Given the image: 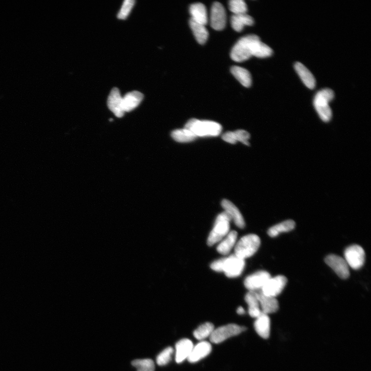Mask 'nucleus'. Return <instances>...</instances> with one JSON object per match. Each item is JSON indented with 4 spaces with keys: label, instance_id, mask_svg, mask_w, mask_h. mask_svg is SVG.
Masks as SVG:
<instances>
[{
    "label": "nucleus",
    "instance_id": "26",
    "mask_svg": "<svg viewBox=\"0 0 371 371\" xmlns=\"http://www.w3.org/2000/svg\"><path fill=\"white\" fill-rule=\"evenodd\" d=\"M189 24L198 42L201 44H205L207 41L209 36L206 26L201 25L191 19L190 20Z\"/></svg>",
    "mask_w": 371,
    "mask_h": 371
},
{
    "label": "nucleus",
    "instance_id": "10",
    "mask_svg": "<svg viewBox=\"0 0 371 371\" xmlns=\"http://www.w3.org/2000/svg\"><path fill=\"white\" fill-rule=\"evenodd\" d=\"M287 279L283 275L270 278L260 290L266 295L276 297L284 289Z\"/></svg>",
    "mask_w": 371,
    "mask_h": 371
},
{
    "label": "nucleus",
    "instance_id": "22",
    "mask_svg": "<svg viewBox=\"0 0 371 371\" xmlns=\"http://www.w3.org/2000/svg\"><path fill=\"white\" fill-rule=\"evenodd\" d=\"M249 138V134L247 131L243 129H239L235 131H227L222 136L224 141L231 144H235L238 141H240L247 146L249 145L248 142Z\"/></svg>",
    "mask_w": 371,
    "mask_h": 371
},
{
    "label": "nucleus",
    "instance_id": "29",
    "mask_svg": "<svg viewBox=\"0 0 371 371\" xmlns=\"http://www.w3.org/2000/svg\"><path fill=\"white\" fill-rule=\"evenodd\" d=\"M171 136L174 140L181 143L190 142L197 138L194 134L185 128L173 130Z\"/></svg>",
    "mask_w": 371,
    "mask_h": 371
},
{
    "label": "nucleus",
    "instance_id": "23",
    "mask_svg": "<svg viewBox=\"0 0 371 371\" xmlns=\"http://www.w3.org/2000/svg\"><path fill=\"white\" fill-rule=\"evenodd\" d=\"M297 74L304 84L309 89H313L316 86V80L311 72L302 63L297 62L294 65Z\"/></svg>",
    "mask_w": 371,
    "mask_h": 371
},
{
    "label": "nucleus",
    "instance_id": "33",
    "mask_svg": "<svg viewBox=\"0 0 371 371\" xmlns=\"http://www.w3.org/2000/svg\"><path fill=\"white\" fill-rule=\"evenodd\" d=\"M229 8L234 15L247 14V4L243 0H231Z\"/></svg>",
    "mask_w": 371,
    "mask_h": 371
},
{
    "label": "nucleus",
    "instance_id": "30",
    "mask_svg": "<svg viewBox=\"0 0 371 371\" xmlns=\"http://www.w3.org/2000/svg\"><path fill=\"white\" fill-rule=\"evenodd\" d=\"M273 51L270 47L262 43L260 40L256 41L253 45L252 49V56L258 58H266L272 55Z\"/></svg>",
    "mask_w": 371,
    "mask_h": 371
},
{
    "label": "nucleus",
    "instance_id": "4",
    "mask_svg": "<svg viewBox=\"0 0 371 371\" xmlns=\"http://www.w3.org/2000/svg\"><path fill=\"white\" fill-rule=\"evenodd\" d=\"M231 221L229 214L224 211L218 215L207 239L209 246L219 243L230 233Z\"/></svg>",
    "mask_w": 371,
    "mask_h": 371
},
{
    "label": "nucleus",
    "instance_id": "11",
    "mask_svg": "<svg viewBox=\"0 0 371 371\" xmlns=\"http://www.w3.org/2000/svg\"><path fill=\"white\" fill-rule=\"evenodd\" d=\"M325 261L341 279H346L349 277V266L344 258L336 255L331 254L326 258Z\"/></svg>",
    "mask_w": 371,
    "mask_h": 371
},
{
    "label": "nucleus",
    "instance_id": "35",
    "mask_svg": "<svg viewBox=\"0 0 371 371\" xmlns=\"http://www.w3.org/2000/svg\"><path fill=\"white\" fill-rule=\"evenodd\" d=\"M135 1L134 0H125L124 2L121 10L118 14L117 17L119 19L125 20L132 9Z\"/></svg>",
    "mask_w": 371,
    "mask_h": 371
},
{
    "label": "nucleus",
    "instance_id": "28",
    "mask_svg": "<svg viewBox=\"0 0 371 371\" xmlns=\"http://www.w3.org/2000/svg\"><path fill=\"white\" fill-rule=\"evenodd\" d=\"M295 223L293 220L284 221L271 227L268 234L271 237H275L283 233L289 232L295 228Z\"/></svg>",
    "mask_w": 371,
    "mask_h": 371
},
{
    "label": "nucleus",
    "instance_id": "8",
    "mask_svg": "<svg viewBox=\"0 0 371 371\" xmlns=\"http://www.w3.org/2000/svg\"><path fill=\"white\" fill-rule=\"evenodd\" d=\"M246 330L245 327L230 324L214 329L209 338L211 342L218 344L227 339L237 336Z\"/></svg>",
    "mask_w": 371,
    "mask_h": 371
},
{
    "label": "nucleus",
    "instance_id": "34",
    "mask_svg": "<svg viewBox=\"0 0 371 371\" xmlns=\"http://www.w3.org/2000/svg\"><path fill=\"white\" fill-rule=\"evenodd\" d=\"M174 350L171 347L165 349L157 357V362L159 366H164L168 364L171 360Z\"/></svg>",
    "mask_w": 371,
    "mask_h": 371
},
{
    "label": "nucleus",
    "instance_id": "2",
    "mask_svg": "<svg viewBox=\"0 0 371 371\" xmlns=\"http://www.w3.org/2000/svg\"><path fill=\"white\" fill-rule=\"evenodd\" d=\"M260 39L257 35L246 36L235 44L231 53V58L236 62H243L252 56L253 44Z\"/></svg>",
    "mask_w": 371,
    "mask_h": 371
},
{
    "label": "nucleus",
    "instance_id": "32",
    "mask_svg": "<svg viewBox=\"0 0 371 371\" xmlns=\"http://www.w3.org/2000/svg\"><path fill=\"white\" fill-rule=\"evenodd\" d=\"M137 371H155V364L150 359L136 360L131 363Z\"/></svg>",
    "mask_w": 371,
    "mask_h": 371
},
{
    "label": "nucleus",
    "instance_id": "36",
    "mask_svg": "<svg viewBox=\"0 0 371 371\" xmlns=\"http://www.w3.org/2000/svg\"><path fill=\"white\" fill-rule=\"evenodd\" d=\"M237 313L239 315H244L245 314V310L242 307H239L237 310Z\"/></svg>",
    "mask_w": 371,
    "mask_h": 371
},
{
    "label": "nucleus",
    "instance_id": "16",
    "mask_svg": "<svg viewBox=\"0 0 371 371\" xmlns=\"http://www.w3.org/2000/svg\"><path fill=\"white\" fill-rule=\"evenodd\" d=\"M211 350V344L208 342L202 341L194 346L187 360L191 363H196L207 356Z\"/></svg>",
    "mask_w": 371,
    "mask_h": 371
},
{
    "label": "nucleus",
    "instance_id": "20",
    "mask_svg": "<svg viewBox=\"0 0 371 371\" xmlns=\"http://www.w3.org/2000/svg\"><path fill=\"white\" fill-rule=\"evenodd\" d=\"M238 234L235 231H230L220 242L217 249L219 253L223 255H228L232 248L235 247L237 240Z\"/></svg>",
    "mask_w": 371,
    "mask_h": 371
},
{
    "label": "nucleus",
    "instance_id": "17",
    "mask_svg": "<svg viewBox=\"0 0 371 371\" xmlns=\"http://www.w3.org/2000/svg\"><path fill=\"white\" fill-rule=\"evenodd\" d=\"M192 341L188 339L179 341L175 345V361L177 363H182L187 360L194 348Z\"/></svg>",
    "mask_w": 371,
    "mask_h": 371
},
{
    "label": "nucleus",
    "instance_id": "15",
    "mask_svg": "<svg viewBox=\"0 0 371 371\" xmlns=\"http://www.w3.org/2000/svg\"><path fill=\"white\" fill-rule=\"evenodd\" d=\"M256 292L262 313L268 315L277 312L279 304L276 297L266 295L260 290Z\"/></svg>",
    "mask_w": 371,
    "mask_h": 371
},
{
    "label": "nucleus",
    "instance_id": "1",
    "mask_svg": "<svg viewBox=\"0 0 371 371\" xmlns=\"http://www.w3.org/2000/svg\"><path fill=\"white\" fill-rule=\"evenodd\" d=\"M185 128L188 129L198 137H215L222 132V127L220 124L211 121H203L192 119L186 124Z\"/></svg>",
    "mask_w": 371,
    "mask_h": 371
},
{
    "label": "nucleus",
    "instance_id": "25",
    "mask_svg": "<svg viewBox=\"0 0 371 371\" xmlns=\"http://www.w3.org/2000/svg\"><path fill=\"white\" fill-rule=\"evenodd\" d=\"M253 18L247 14L233 15L231 19L233 29L237 32L243 31L245 26H251L254 24Z\"/></svg>",
    "mask_w": 371,
    "mask_h": 371
},
{
    "label": "nucleus",
    "instance_id": "6",
    "mask_svg": "<svg viewBox=\"0 0 371 371\" xmlns=\"http://www.w3.org/2000/svg\"><path fill=\"white\" fill-rule=\"evenodd\" d=\"M245 265V260L233 254L223 258L222 272L227 277L235 278L242 274Z\"/></svg>",
    "mask_w": 371,
    "mask_h": 371
},
{
    "label": "nucleus",
    "instance_id": "18",
    "mask_svg": "<svg viewBox=\"0 0 371 371\" xmlns=\"http://www.w3.org/2000/svg\"><path fill=\"white\" fill-rule=\"evenodd\" d=\"M143 99V94L133 91L126 93L123 97V108L124 113L133 111L141 103Z\"/></svg>",
    "mask_w": 371,
    "mask_h": 371
},
{
    "label": "nucleus",
    "instance_id": "12",
    "mask_svg": "<svg viewBox=\"0 0 371 371\" xmlns=\"http://www.w3.org/2000/svg\"><path fill=\"white\" fill-rule=\"evenodd\" d=\"M211 27L215 30H223L226 24V15L224 7L219 2H215L212 6L210 15Z\"/></svg>",
    "mask_w": 371,
    "mask_h": 371
},
{
    "label": "nucleus",
    "instance_id": "7",
    "mask_svg": "<svg viewBox=\"0 0 371 371\" xmlns=\"http://www.w3.org/2000/svg\"><path fill=\"white\" fill-rule=\"evenodd\" d=\"M365 257L364 248L359 245L350 246L344 251V259L353 269H361L365 264Z\"/></svg>",
    "mask_w": 371,
    "mask_h": 371
},
{
    "label": "nucleus",
    "instance_id": "24",
    "mask_svg": "<svg viewBox=\"0 0 371 371\" xmlns=\"http://www.w3.org/2000/svg\"><path fill=\"white\" fill-rule=\"evenodd\" d=\"M245 301L248 306L249 315L256 318L262 313L257 292L249 291L245 296Z\"/></svg>",
    "mask_w": 371,
    "mask_h": 371
},
{
    "label": "nucleus",
    "instance_id": "27",
    "mask_svg": "<svg viewBox=\"0 0 371 371\" xmlns=\"http://www.w3.org/2000/svg\"><path fill=\"white\" fill-rule=\"evenodd\" d=\"M231 73L244 87H249L252 84V77L247 70L239 66H233L231 68Z\"/></svg>",
    "mask_w": 371,
    "mask_h": 371
},
{
    "label": "nucleus",
    "instance_id": "37",
    "mask_svg": "<svg viewBox=\"0 0 371 371\" xmlns=\"http://www.w3.org/2000/svg\"><path fill=\"white\" fill-rule=\"evenodd\" d=\"M110 122H113V119H110Z\"/></svg>",
    "mask_w": 371,
    "mask_h": 371
},
{
    "label": "nucleus",
    "instance_id": "21",
    "mask_svg": "<svg viewBox=\"0 0 371 371\" xmlns=\"http://www.w3.org/2000/svg\"><path fill=\"white\" fill-rule=\"evenodd\" d=\"M190 13L191 19L194 21L206 26L208 22L207 10L206 6L200 3L191 5L190 7Z\"/></svg>",
    "mask_w": 371,
    "mask_h": 371
},
{
    "label": "nucleus",
    "instance_id": "19",
    "mask_svg": "<svg viewBox=\"0 0 371 371\" xmlns=\"http://www.w3.org/2000/svg\"><path fill=\"white\" fill-rule=\"evenodd\" d=\"M270 320L268 315L261 313L256 318L254 328L259 336L264 339H268L270 334Z\"/></svg>",
    "mask_w": 371,
    "mask_h": 371
},
{
    "label": "nucleus",
    "instance_id": "14",
    "mask_svg": "<svg viewBox=\"0 0 371 371\" xmlns=\"http://www.w3.org/2000/svg\"><path fill=\"white\" fill-rule=\"evenodd\" d=\"M221 206L224 211L229 214L231 220L239 228H245L246 223L243 215L232 202L224 199L221 202Z\"/></svg>",
    "mask_w": 371,
    "mask_h": 371
},
{
    "label": "nucleus",
    "instance_id": "5",
    "mask_svg": "<svg viewBox=\"0 0 371 371\" xmlns=\"http://www.w3.org/2000/svg\"><path fill=\"white\" fill-rule=\"evenodd\" d=\"M334 93L330 89H324L316 94L314 105L320 118L323 122H329L332 117V111L329 103L333 99Z\"/></svg>",
    "mask_w": 371,
    "mask_h": 371
},
{
    "label": "nucleus",
    "instance_id": "31",
    "mask_svg": "<svg viewBox=\"0 0 371 371\" xmlns=\"http://www.w3.org/2000/svg\"><path fill=\"white\" fill-rule=\"evenodd\" d=\"M214 328L212 323L207 322L200 326L194 332V336L198 340L203 341L210 337Z\"/></svg>",
    "mask_w": 371,
    "mask_h": 371
},
{
    "label": "nucleus",
    "instance_id": "13",
    "mask_svg": "<svg viewBox=\"0 0 371 371\" xmlns=\"http://www.w3.org/2000/svg\"><path fill=\"white\" fill-rule=\"evenodd\" d=\"M107 105L109 109L118 118L123 117L125 113L123 108V97L119 89L114 88L108 98Z\"/></svg>",
    "mask_w": 371,
    "mask_h": 371
},
{
    "label": "nucleus",
    "instance_id": "3",
    "mask_svg": "<svg viewBox=\"0 0 371 371\" xmlns=\"http://www.w3.org/2000/svg\"><path fill=\"white\" fill-rule=\"evenodd\" d=\"M260 243V239L257 235H246L237 242L234 247V254L244 260L252 257L258 250Z\"/></svg>",
    "mask_w": 371,
    "mask_h": 371
},
{
    "label": "nucleus",
    "instance_id": "9",
    "mask_svg": "<svg viewBox=\"0 0 371 371\" xmlns=\"http://www.w3.org/2000/svg\"><path fill=\"white\" fill-rule=\"evenodd\" d=\"M271 278L270 273L266 271H257L247 277L245 280L246 288L250 291L261 290Z\"/></svg>",
    "mask_w": 371,
    "mask_h": 371
}]
</instances>
